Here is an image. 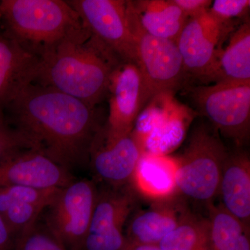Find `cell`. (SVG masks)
Masks as SVG:
<instances>
[{"instance_id":"cell-5","label":"cell","mask_w":250,"mask_h":250,"mask_svg":"<svg viewBox=\"0 0 250 250\" xmlns=\"http://www.w3.org/2000/svg\"><path fill=\"white\" fill-rule=\"evenodd\" d=\"M199 111L225 137L242 146L250 131V83L220 81L190 90Z\"/></svg>"},{"instance_id":"cell-9","label":"cell","mask_w":250,"mask_h":250,"mask_svg":"<svg viewBox=\"0 0 250 250\" xmlns=\"http://www.w3.org/2000/svg\"><path fill=\"white\" fill-rule=\"evenodd\" d=\"M90 35L121 61L135 62V42L125 0H70Z\"/></svg>"},{"instance_id":"cell-29","label":"cell","mask_w":250,"mask_h":250,"mask_svg":"<svg viewBox=\"0 0 250 250\" xmlns=\"http://www.w3.org/2000/svg\"><path fill=\"white\" fill-rule=\"evenodd\" d=\"M123 250H162L158 245L137 244L127 242Z\"/></svg>"},{"instance_id":"cell-8","label":"cell","mask_w":250,"mask_h":250,"mask_svg":"<svg viewBox=\"0 0 250 250\" xmlns=\"http://www.w3.org/2000/svg\"><path fill=\"white\" fill-rule=\"evenodd\" d=\"M135 42V63L142 73L152 98L171 92L182 83L186 72L177 42L150 35L140 27L128 7Z\"/></svg>"},{"instance_id":"cell-25","label":"cell","mask_w":250,"mask_h":250,"mask_svg":"<svg viewBox=\"0 0 250 250\" xmlns=\"http://www.w3.org/2000/svg\"><path fill=\"white\" fill-rule=\"evenodd\" d=\"M24 149H34L25 135L17 129H12L5 118L3 108H0V159L3 156Z\"/></svg>"},{"instance_id":"cell-24","label":"cell","mask_w":250,"mask_h":250,"mask_svg":"<svg viewBox=\"0 0 250 250\" xmlns=\"http://www.w3.org/2000/svg\"><path fill=\"white\" fill-rule=\"evenodd\" d=\"M18 237L16 250H67L48 231L35 226Z\"/></svg>"},{"instance_id":"cell-4","label":"cell","mask_w":250,"mask_h":250,"mask_svg":"<svg viewBox=\"0 0 250 250\" xmlns=\"http://www.w3.org/2000/svg\"><path fill=\"white\" fill-rule=\"evenodd\" d=\"M228 155L214 127L199 125L183 154L177 158V192L195 201L209 204L218 195Z\"/></svg>"},{"instance_id":"cell-2","label":"cell","mask_w":250,"mask_h":250,"mask_svg":"<svg viewBox=\"0 0 250 250\" xmlns=\"http://www.w3.org/2000/svg\"><path fill=\"white\" fill-rule=\"evenodd\" d=\"M35 82L95 108L107 95L112 72L123 62L86 32L39 55Z\"/></svg>"},{"instance_id":"cell-19","label":"cell","mask_w":250,"mask_h":250,"mask_svg":"<svg viewBox=\"0 0 250 250\" xmlns=\"http://www.w3.org/2000/svg\"><path fill=\"white\" fill-rule=\"evenodd\" d=\"M250 83V23L246 21L230 35L220 54L218 81Z\"/></svg>"},{"instance_id":"cell-27","label":"cell","mask_w":250,"mask_h":250,"mask_svg":"<svg viewBox=\"0 0 250 250\" xmlns=\"http://www.w3.org/2000/svg\"><path fill=\"white\" fill-rule=\"evenodd\" d=\"M188 18L197 17L208 12L212 1L210 0H173Z\"/></svg>"},{"instance_id":"cell-28","label":"cell","mask_w":250,"mask_h":250,"mask_svg":"<svg viewBox=\"0 0 250 250\" xmlns=\"http://www.w3.org/2000/svg\"><path fill=\"white\" fill-rule=\"evenodd\" d=\"M13 234L0 215V250H8L12 243Z\"/></svg>"},{"instance_id":"cell-16","label":"cell","mask_w":250,"mask_h":250,"mask_svg":"<svg viewBox=\"0 0 250 250\" xmlns=\"http://www.w3.org/2000/svg\"><path fill=\"white\" fill-rule=\"evenodd\" d=\"M224 208L250 227V161L248 154H230L224 165L219 193Z\"/></svg>"},{"instance_id":"cell-17","label":"cell","mask_w":250,"mask_h":250,"mask_svg":"<svg viewBox=\"0 0 250 250\" xmlns=\"http://www.w3.org/2000/svg\"><path fill=\"white\" fill-rule=\"evenodd\" d=\"M177 158L142 155L131 182L136 191L154 202L167 200L177 194Z\"/></svg>"},{"instance_id":"cell-15","label":"cell","mask_w":250,"mask_h":250,"mask_svg":"<svg viewBox=\"0 0 250 250\" xmlns=\"http://www.w3.org/2000/svg\"><path fill=\"white\" fill-rule=\"evenodd\" d=\"M154 202L130 220L125 236L129 243L159 245L191 213L175 196Z\"/></svg>"},{"instance_id":"cell-6","label":"cell","mask_w":250,"mask_h":250,"mask_svg":"<svg viewBox=\"0 0 250 250\" xmlns=\"http://www.w3.org/2000/svg\"><path fill=\"white\" fill-rule=\"evenodd\" d=\"M234 30L233 21L222 22L208 11L189 18L176 41L186 73L216 83L222 44Z\"/></svg>"},{"instance_id":"cell-12","label":"cell","mask_w":250,"mask_h":250,"mask_svg":"<svg viewBox=\"0 0 250 250\" xmlns=\"http://www.w3.org/2000/svg\"><path fill=\"white\" fill-rule=\"evenodd\" d=\"M130 192H106L98 195L88 233L82 250H123L127 240L123 226L134 208Z\"/></svg>"},{"instance_id":"cell-22","label":"cell","mask_w":250,"mask_h":250,"mask_svg":"<svg viewBox=\"0 0 250 250\" xmlns=\"http://www.w3.org/2000/svg\"><path fill=\"white\" fill-rule=\"evenodd\" d=\"M43 206L21 202H8L0 205V215L13 236H21L35 226L36 220L45 209Z\"/></svg>"},{"instance_id":"cell-11","label":"cell","mask_w":250,"mask_h":250,"mask_svg":"<svg viewBox=\"0 0 250 250\" xmlns=\"http://www.w3.org/2000/svg\"><path fill=\"white\" fill-rule=\"evenodd\" d=\"M72 181L68 170L36 149H21L0 159V187L62 188Z\"/></svg>"},{"instance_id":"cell-20","label":"cell","mask_w":250,"mask_h":250,"mask_svg":"<svg viewBox=\"0 0 250 250\" xmlns=\"http://www.w3.org/2000/svg\"><path fill=\"white\" fill-rule=\"evenodd\" d=\"M208 238L211 250H250V227L224 208L210 206Z\"/></svg>"},{"instance_id":"cell-1","label":"cell","mask_w":250,"mask_h":250,"mask_svg":"<svg viewBox=\"0 0 250 250\" xmlns=\"http://www.w3.org/2000/svg\"><path fill=\"white\" fill-rule=\"evenodd\" d=\"M6 108L34 149L67 170L90 152L102 129L95 108L38 83L27 85Z\"/></svg>"},{"instance_id":"cell-21","label":"cell","mask_w":250,"mask_h":250,"mask_svg":"<svg viewBox=\"0 0 250 250\" xmlns=\"http://www.w3.org/2000/svg\"><path fill=\"white\" fill-rule=\"evenodd\" d=\"M158 246L162 250H211L207 220L190 213Z\"/></svg>"},{"instance_id":"cell-26","label":"cell","mask_w":250,"mask_h":250,"mask_svg":"<svg viewBox=\"0 0 250 250\" xmlns=\"http://www.w3.org/2000/svg\"><path fill=\"white\" fill-rule=\"evenodd\" d=\"M250 7V0H215L208 13L222 22H231L236 18L247 17Z\"/></svg>"},{"instance_id":"cell-10","label":"cell","mask_w":250,"mask_h":250,"mask_svg":"<svg viewBox=\"0 0 250 250\" xmlns=\"http://www.w3.org/2000/svg\"><path fill=\"white\" fill-rule=\"evenodd\" d=\"M109 115L105 131L112 135L132 132L135 123L152 94L134 62H122L112 72L108 87Z\"/></svg>"},{"instance_id":"cell-7","label":"cell","mask_w":250,"mask_h":250,"mask_svg":"<svg viewBox=\"0 0 250 250\" xmlns=\"http://www.w3.org/2000/svg\"><path fill=\"white\" fill-rule=\"evenodd\" d=\"M98 195L93 182L73 180L47 207V231L67 250H82Z\"/></svg>"},{"instance_id":"cell-13","label":"cell","mask_w":250,"mask_h":250,"mask_svg":"<svg viewBox=\"0 0 250 250\" xmlns=\"http://www.w3.org/2000/svg\"><path fill=\"white\" fill-rule=\"evenodd\" d=\"M92 165L98 177L112 185L131 182L142 152L132 133L108 134L101 129L90 149Z\"/></svg>"},{"instance_id":"cell-23","label":"cell","mask_w":250,"mask_h":250,"mask_svg":"<svg viewBox=\"0 0 250 250\" xmlns=\"http://www.w3.org/2000/svg\"><path fill=\"white\" fill-rule=\"evenodd\" d=\"M61 189H40L17 186L0 187V205L8 202H21L43 206L47 208Z\"/></svg>"},{"instance_id":"cell-14","label":"cell","mask_w":250,"mask_h":250,"mask_svg":"<svg viewBox=\"0 0 250 250\" xmlns=\"http://www.w3.org/2000/svg\"><path fill=\"white\" fill-rule=\"evenodd\" d=\"M40 57L8 35H0V108H6L37 77Z\"/></svg>"},{"instance_id":"cell-3","label":"cell","mask_w":250,"mask_h":250,"mask_svg":"<svg viewBox=\"0 0 250 250\" xmlns=\"http://www.w3.org/2000/svg\"><path fill=\"white\" fill-rule=\"evenodd\" d=\"M0 18L8 36L39 56L88 32L76 11L62 0H3Z\"/></svg>"},{"instance_id":"cell-18","label":"cell","mask_w":250,"mask_h":250,"mask_svg":"<svg viewBox=\"0 0 250 250\" xmlns=\"http://www.w3.org/2000/svg\"><path fill=\"white\" fill-rule=\"evenodd\" d=\"M127 5L140 27L156 37L177 41L188 20L173 0H135Z\"/></svg>"}]
</instances>
